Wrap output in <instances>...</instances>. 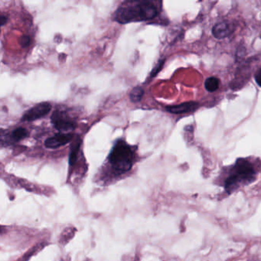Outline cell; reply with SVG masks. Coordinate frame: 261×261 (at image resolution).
I'll return each instance as SVG.
<instances>
[{
  "mask_svg": "<svg viewBox=\"0 0 261 261\" xmlns=\"http://www.w3.org/2000/svg\"><path fill=\"white\" fill-rule=\"evenodd\" d=\"M159 10L152 1L132 0L122 2L114 13V20L120 24L143 22L153 19Z\"/></svg>",
  "mask_w": 261,
  "mask_h": 261,
  "instance_id": "1",
  "label": "cell"
},
{
  "mask_svg": "<svg viewBox=\"0 0 261 261\" xmlns=\"http://www.w3.org/2000/svg\"><path fill=\"white\" fill-rule=\"evenodd\" d=\"M31 38L29 36H23L20 38L19 44L22 48H26L30 45Z\"/></svg>",
  "mask_w": 261,
  "mask_h": 261,
  "instance_id": "14",
  "label": "cell"
},
{
  "mask_svg": "<svg viewBox=\"0 0 261 261\" xmlns=\"http://www.w3.org/2000/svg\"><path fill=\"white\" fill-rule=\"evenodd\" d=\"M52 104L49 102H42L36 104L33 108L28 110L23 115H22V122H32L34 120H38L46 116L48 113L52 111Z\"/></svg>",
  "mask_w": 261,
  "mask_h": 261,
  "instance_id": "5",
  "label": "cell"
},
{
  "mask_svg": "<svg viewBox=\"0 0 261 261\" xmlns=\"http://www.w3.org/2000/svg\"><path fill=\"white\" fill-rule=\"evenodd\" d=\"M257 174L255 167L249 160L238 159L224 180V191L228 195L234 193L240 188L254 182Z\"/></svg>",
  "mask_w": 261,
  "mask_h": 261,
  "instance_id": "2",
  "label": "cell"
},
{
  "mask_svg": "<svg viewBox=\"0 0 261 261\" xmlns=\"http://www.w3.org/2000/svg\"><path fill=\"white\" fill-rule=\"evenodd\" d=\"M51 122L55 128L61 132L75 130L77 126V122L71 118L65 111H55L51 116Z\"/></svg>",
  "mask_w": 261,
  "mask_h": 261,
  "instance_id": "4",
  "label": "cell"
},
{
  "mask_svg": "<svg viewBox=\"0 0 261 261\" xmlns=\"http://www.w3.org/2000/svg\"><path fill=\"white\" fill-rule=\"evenodd\" d=\"M72 133L58 132L55 136L49 137L45 140V147L48 149H57L70 143L73 139Z\"/></svg>",
  "mask_w": 261,
  "mask_h": 261,
  "instance_id": "6",
  "label": "cell"
},
{
  "mask_svg": "<svg viewBox=\"0 0 261 261\" xmlns=\"http://www.w3.org/2000/svg\"><path fill=\"white\" fill-rule=\"evenodd\" d=\"M199 104L196 102H186L179 105L167 106L166 110L171 113L175 114H182V113H188L191 111H195L199 108Z\"/></svg>",
  "mask_w": 261,
  "mask_h": 261,
  "instance_id": "8",
  "label": "cell"
},
{
  "mask_svg": "<svg viewBox=\"0 0 261 261\" xmlns=\"http://www.w3.org/2000/svg\"><path fill=\"white\" fill-rule=\"evenodd\" d=\"M8 21V18L6 16H5L4 14L1 15V17H0V23H1V25L2 26H3V25H6V22H7Z\"/></svg>",
  "mask_w": 261,
  "mask_h": 261,
  "instance_id": "16",
  "label": "cell"
},
{
  "mask_svg": "<svg viewBox=\"0 0 261 261\" xmlns=\"http://www.w3.org/2000/svg\"><path fill=\"white\" fill-rule=\"evenodd\" d=\"M28 136H29V132L27 130L23 127H19L12 131L9 136V140L11 143H18L27 137Z\"/></svg>",
  "mask_w": 261,
  "mask_h": 261,
  "instance_id": "9",
  "label": "cell"
},
{
  "mask_svg": "<svg viewBox=\"0 0 261 261\" xmlns=\"http://www.w3.org/2000/svg\"><path fill=\"white\" fill-rule=\"evenodd\" d=\"M143 95H144V90H143V88L140 86L135 87L130 92V100L132 103L140 102V100L143 98Z\"/></svg>",
  "mask_w": 261,
  "mask_h": 261,
  "instance_id": "10",
  "label": "cell"
},
{
  "mask_svg": "<svg viewBox=\"0 0 261 261\" xmlns=\"http://www.w3.org/2000/svg\"><path fill=\"white\" fill-rule=\"evenodd\" d=\"M220 86V80L215 77H210L206 79L205 88L207 92H215Z\"/></svg>",
  "mask_w": 261,
  "mask_h": 261,
  "instance_id": "11",
  "label": "cell"
},
{
  "mask_svg": "<svg viewBox=\"0 0 261 261\" xmlns=\"http://www.w3.org/2000/svg\"><path fill=\"white\" fill-rule=\"evenodd\" d=\"M164 63L165 59L160 60V61H159V62L157 63V65L155 66V68H153L152 72H151L150 78L156 77V76L157 75V74L159 73L160 71H161L162 68H163V65H164Z\"/></svg>",
  "mask_w": 261,
  "mask_h": 261,
  "instance_id": "13",
  "label": "cell"
},
{
  "mask_svg": "<svg viewBox=\"0 0 261 261\" xmlns=\"http://www.w3.org/2000/svg\"><path fill=\"white\" fill-rule=\"evenodd\" d=\"M81 139H77V142L74 143L72 146V150H71L70 156H69V163L71 166L75 164L77 161V154H78L79 149L81 147Z\"/></svg>",
  "mask_w": 261,
  "mask_h": 261,
  "instance_id": "12",
  "label": "cell"
},
{
  "mask_svg": "<svg viewBox=\"0 0 261 261\" xmlns=\"http://www.w3.org/2000/svg\"><path fill=\"white\" fill-rule=\"evenodd\" d=\"M232 25L227 22H221L213 27L212 34L218 39L227 38L233 33Z\"/></svg>",
  "mask_w": 261,
  "mask_h": 261,
  "instance_id": "7",
  "label": "cell"
},
{
  "mask_svg": "<svg viewBox=\"0 0 261 261\" xmlns=\"http://www.w3.org/2000/svg\"><path fill=\"white\" fill-rule=\"evenodd\" d=\"M108 159L111 167L117 173H124L132 168L133 152L124 140H119L110 152Z\"/></svg>",
  "mask_w": 261,
  "mask_h": 261,
  "instance_id": "3",
  "label": "cell"
},
{
  "mask_svg": "<svg viewBox=\"0 0 261 261\" xmlns=\"http://www.w3.org/2000/svg\"><path fill=\"white\" fill-rule=\"evenodd\" d=\"M256 82L258 83V85L261 88V68L254 75Z\"/></svg>",
  "mask_w": 261,
  "mask_h": 261,
  "instance_id": "15",
  "label": "cell"
}]
</instances>
